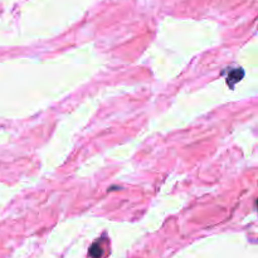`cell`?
Wrapping results in <instances>:
<instances>
[{
	"label": "cell",
	"mask_w": 258,
	"mask_h": 258,
	"mask_svg": "<svg viewBox=\"0 0 258 258\" xmlns=\"http://www.w3.org/2000/svg\"><path fill=\"white\" fill-rule=\"evenodd\" d=\"M102 252H103L102 247L100 246V243H95L90 249V254L93 258H100L101 256H102Z\"/></svg>",
	"instance_id": "cell-1"
}]
</instances>
